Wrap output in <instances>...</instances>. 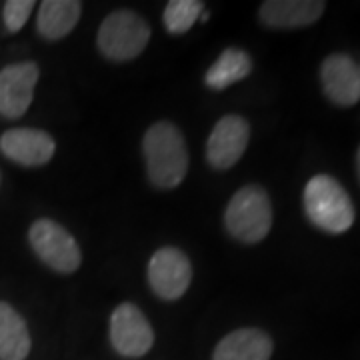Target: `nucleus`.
I'll list each match as a JSON object with an SVG mask.
<instances>
[{
  "instance_id": "13",
  "label": "nucleus",
  "mask_w": 360,
  "mask_h": 360,
  "mask_svg": "<svg viewBox=\"0 0 360 360\" xmlns=\"http://www.w3.org/2000/svg\"><path fill=\"white\" fill-rule=\"evenodd\" d=\"M272 338L260 328H238L220 340L212 360H270Z\"/></svg>"
},
{
  "instance_id": "1",
  "label": "nucleus",
  "mask_w": 360,
  "mask_h": 360,
  "mask_svg": "<svg viewBox=\"0 0 360 360\" xmlns=\"http://www.w3.org/2000/svg\"><path fill=\"white\" fill-rule=\"evenodd\" d=\"M146 174L158 188H176L188 170V148L184 136L172 122L160 120L142 139Z\"/></svg>"
},
{
  "instance_id": "18",
  "label": "nucleus",
  "mask_w": 360,
  "mask_h": 360,
  "mask_svg": "<svg viewBox=\"0 0 360 360\" xmlns=\"http://www.w3.org/2000/svg\"><path fill=\"white\" fill-rule=\"evenodd\" d=\"M34 8L32 0H8L4 2L2 8V18H4V26L8 32H18L22 30V26L26 25V20L30 18Z\"/></svg>"
},
{
  "instance_id": "14",
  "label": "nucleus",
  "mask_w": 360,
  "mask_h": 360,
  "mask_svg": "<svg viewBox=\"0 0 360 360\" xmlns=\"http://www.w3.org/2000/svg\"><path fill=\"white\" fill-rule=\"evenodd\" d=\"M82 13V4L77 0H44L39 8L37 28L46 40L65 39L75 30Z\"/></svg>"
},
{
  "instance_id": "5",
  "label": "nucleus",
  "mask_w": 360,
  "mask_h": 360,
  "mask_svg": "<svg viewBox=\"0 0 360 360\" xmlns=\"http://www.w3.org/2000/svg\"><path fill=\"white\" fill-rule=\"evenodd\" d=\"M28 240L37 257L56 272L70 274L82 262V255L75 236L54 220H37L28 231Z\"/></svg>"
},
{
  "instance_id": "4",
  "label": "nucleus",
  "mask_w": 360,
  "mask_h": 360,
  "mask_svg": "<svg viewBox=\"0 0 360 360\" xmlns=\"http://www.w3.org/2000/svg\"><path fill=\"white\" fill-rule=\"evenodd\" d=\"M150 40V28L134 11H116L104 18L98 30V51L112 63L136 58Z\"/></svg>"
},
{
  "instance_id": "2",
  "label": "nucleus",
  "mask_w": 360,
  "mask_h": 360,
  "mask_svg": "<svg viewBox=\"0 0 360 360\" xmlns=\"http://www.w3.org/2000/svg\"><path fill=\"white\" fill-rule=\"evenodd\" d=\"M304 212L309 220L328 234H342L354 224V205L342 184L328 174H316L304 186Z\"/></svg>"
},
{
  "instance_id": "6",
  "label": "nucleus",
  "mask_w": 360,
  "mask_h": 360,
  "mask_svg": "<svg viewBox=\"0 0 360 360\" xmlns=\"http://www.w3.org/2000/svg\"><path fill=\"white\" fill-rule=\"evenodd\" d=\"M110 342L124 359H141L155 345L153 326L148 324L144 312L132 302H122L112 312Z\"/></svg>"
},
{
  "instance_id": "3",
  "label": "nucleus",
  "mask_w": 360,
  "mask_h": 360,
  "mask_svg": "<svg viewBox=\"0 0 360 360\" xmlns=\"http://www.w3.org/2000/svg\"><path fill=\"white\" fill-rule=\"evenodd\" d=\"M224 226L232 238L245 245L264 240L272 226V205L266 191L257 184L243 186L224 210Z\"/></svg>"
},
{
  "instance_id": "19",
  "label": "nucleus",
  "mask_w": 360,
  "mask_h": 360,
  "mask_svg": "<svg viewBox=\"0 0 360 360\" xmlns=\"http://www.w3.org/2000/svg\"><path fill=\"white\" fill-rule=\"evenodd\" d=\"M356 172H359V180H360V146H359V153H356Z\"/></svg>"
},
{
  "instance_id": "12",
  "label": "nucleus",
  "mask_w": 360,
  "mask_h": 360,
  "mask_svg": "<svg viewBox=\"0 0 360 360\" xmlns=\"http://www.w3.org/2000/svg\"><path fill=\"white\" fill-rule=\"evenodd\" d=\"M321 0H266L260 4L258 16L262 25L276 30H295L314 25L324 13Z\"/></svg>"
},
{
  "instance_id": "15",
  "label": "nucleus",
  "mask_w": 360,
  "mask_h": 360,
  "mask_svg": "<svg viewBox=\"0 0 360 360\" xmlns=\"http://www.w3.org/2000/svg\"><path fill=\"white\" fill-rule=\"evenodd\" d=\"M30 347L25 319L8 302H0V360H26Z\"/></svg>"
},
{
  "instance_id": "9",
  "label": "nucleus",
  "mask_w": 360,
  "mask_h": 360,
  "mask_svg": "<svg viewBox=\"0 0 360 360\" xmlns=\"http://www.w3.org/2000/svg\"><path fill=\"white\" fill-rule=\"evenodd\" d=\"M40 68L37 63H16L0 70V115L4 118H20L34 98Z\"/></svg>"
},
{
  "instance_id": "8",
  "label": "nucleus",
  "mask_w": 360,
  "mask_h": 360,
  "mask_svg": "<svg viewBox=\"0 0 360 360\" xmlns=\"http://www.w3.org/2000/svg\"><path fill=\"white\" fill-rule=\"evenodd\" d=\"M248 139L250 127L243 116H222L206 141V162L217 170H229L243 158Z\"/></svg>"
},
{
  "instance_id": "7",
  "label": "nucleus",
  "mask_w": 360,
  "mask_h": 360,
  "mask_svg": "<svg viewBox=\"0 0 360 360\" xmlns=\"http://www.w3.org/2000/svg\"><path fill=\"white\" fill-rule=\"evenodd\" d=\"M193 281L188 257L174 246L158 248L148 262V284L162 300H179Z\"/></svg>"
},
{
  "instance_id": "16",
  "label": "nucleus",
  "mask_w": 360,
  "mask_h": 360,
  "mask_svg": "<svg viewBox=\"0 0 360 360\" xmlns=\"http://www.w3.org/2000/svg\"><path fill=\"white\" fill-rule=\"evenodd\" d=\"M250 70H252V60L248 52L240 49H226L219 56V60L208 68L205 82L208 89L224 90L248 77Z\"/></svg>"
},
{
  "instance_id": "17",
  "label": "nucleus",
  "mask_w": 360,
  "mask_h": 360,
  "mask_svg": "<svg viewBox=\"0 0 360 360\" xmlns=\"http://www.w3.org/2000/svg\"><path fill=\"white\" fill-rule=\"evenodd\" d=\"M205 11V2L200 0H170L165 8V26L170 34H184L191 30Z\"/></svg>"
},
{
  "instance_id": "10",
  "label": "nucleus",
  "mask_w": 360,
  "mask_h": 360,
  "mask_svg": "<svg viewBox=\"0 0 360 360\" xmlns=\"http://www.w3.org/2000/svg\"><path fill=\"white\" fill-rule=\"evenodd\" d=\"M321 82L326 98L350 108L360 101V66L348 54H330L321 65Z\"/></svg>"
},
{
  "instance_id": "11",
  "label": "nucleus",
  "mask_w": 360,
  "mask_h": 360,
  "mask_svg": "<svg viewBox=\"0 0 360 360\" xmlns=\"http://www.w3.org/2000/svg\"><path fill=\"white\" fill-rule=\"evenodd\" d=\"M56 144L39 129H11L0 136V153L20 167H42L51 160Z\"/></svg>"
}]
</instances>
